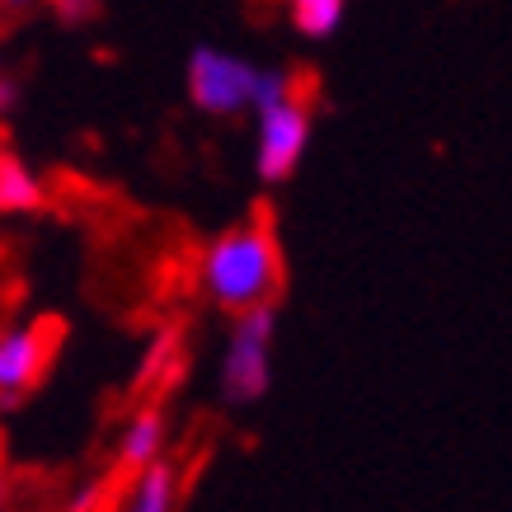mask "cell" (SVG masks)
Masks as SVG:
<instances>
[{
  "instance_id": "6da1fadb",
  "label": "cell",
  "mask_w": 512,
  "mask_h": 512,
  "mask_svg": "<svg viewBox=\"0 0 512 512\" xmlns=\"http://www.w3.org/2000/svg\"><path fill=\"white\" fill-rule=\"evenodd\" d=\"M198 287L202 296L231 315L273 306L282 287V249L278 235L264 221L231 226L221 231L198 259Z\"/></svg>"
},
{
  "instance_id": "7a4b0ae2",
  "label": "cell",
  "mask_w": 512,
  "mask_h": 512,
  "mask_svg": "<svg viewBox=\"0 0 512 512\" xmlns=\"http://www.w3.org/2000/svg\"><path fill=\"white\" fill-rule=\"evenodd\" d=\"M273 334H278V311L259 306V311L235 315V329L221 353V400L245 409L259 404L273 386Z\"/></svg>"
},
{
  "instance_id": "3957f363",
  "label": "cell",
  "mask_w": 512,
  "mask_h": 512,
  "mask_svg": "<svg viewBox=\"0 0 512 512\" xmlns=\"http://www.w3.org/2000/svg\"><path fill=\"white\" fill-rule=\"evenodd\" d=\"M254 85H259V62H249L231 47L202 43L188 52L184 90L193 109L207 118H240L254 113Z\"/></svg>"
},
{
  "instance_id": "277c9868",
  "label": "cell",
  "mask_w": 512,
  "mask_h": 512,
  "mask_svg": "<svg viewBox=\"0 0 512 512\" xmlns=\"http://www.w3.org/2000/svg\"><path fill=\"white\" fill-rule=\"evenodd\" d=\"M315 113L306 94H292L273 109L254 113V174L264 184H287L311 151Z\"/></svg>"
},
{
  "instance_id": "5b68a950",
  "label": "cell",
  "mask_w": 512,
  "mask_h": 512,
  "mask_svg": "<svg viewBox=\"0 0 512 512\" xmlns=\"http://www.w3.org/2000/svg\"><path fill=\"white\" fill-rule=\"evenodd\" d=\"M57 339H62L57 325H24L0 334V409H15L43 381L47 362L57 353Z\"/></svg>"
},
{
  "instance_id": "8992f818",
  "label": "cell",
  "mask_w": 512,
  "mask_h": 512,
  "mask_svg": "<svg viewBox=\"0 0 512 512\" xmlns=\"http://www.w3.org/2000/svg\"><path fill=\"white\" fill-rule=\"evenodd\" d=\"M165 442H170V419L165 409H137L118 433V466H127L132 475L146 466L165 461Z\"/></svg>"
},
{
  "instance_id": "52a82bcc",
  "label": "cell",
  "mask_w": 512,
  "mask_h": 512,
  "mask_svg": "<svg viewBox=\"0 0 512 512\" xmlns=\"http://www.w3.org/2000/svg\"><path fill=\"white\" fill-rule=\"evenodd\" d=\"M118 512H179V466L156 461V466L137 470Z\"/></svg>"
},
{
  "instance_id": "ba28073f",
  "label": "cell",
  "mask_w": 512,
  "mask_h": 512,
  "mask_svg": "<svg viewBox=\"0 0 512 512\" xmlns=\"http://www.w3.org/2000/svg\"><path fill=\"white\" fill-rule=\"evenodd\" d=\"M179 362H184V334L179 329H156L151 339L141 343L137 353V386H160V381H174L179 376Z\"/></svg>"
},
{
  "instance_id": "9c48e42d",
  "label": "cell",
  "mask_w": 512,
  "mask_h": 512,
  "mask_svg": "<svg viewBox=\"0 0 512 512\" xmlns=\"http://www.w3.org/2000/svg\"><path fill=\"white\" fill-rule=\"evenodd\" d=\"M287 19H292V29L301 33V38L325 43V38H334V33L343 29L348 0H287Z\"/></svg>"
},
{
  "instance_id": "30bf717a",
  "label": "cell",
  "mask_w": 512,
  "mask_h": 512,
  "mask_svg": "<svg viewBox=\"0 0 512 512\" xmlns=\"http://www.w3.org/2000/svg\"><path fill=\"white\" fill-rule=\"evenodd\" d=\"M43 207V179L15 156H0V212H33Z\"/></svg>"
},
{
  "instance_id": "8fae6325",
  "label": "cell",
  "mask_w": 512,
  "mask_h": 512,
  "mask_svg": "<svg viewBox=\"0 0 512 512\" xmlns=\"http://www.w3.org/2000/svg\"><path fill=\"white\" fill-rule=\"evenodd\" d=\"M301 94V80H296L292 66H259V85H254V113L273 109L282 99Z\"/></svg>"
},
{
  "instance_id": "7c38bea8",
  "label": "cell",
  "mask_w": 512,
  "mask_h": 512,
  "mask_svg": "<svg viewBox=\"0 0 512 512\" xmlns=\"http://www.w3.org/2000/svg\"><path fill=\"white\" fill-rule=\"evenodd\" d=\"M43 5L62 19V24H90V19H99V10H104V0H43Z\"/></svg>"
},
{
  "instance_id": "4fadbf2b",
  "label": "cell",
  "mask_w": 512,
  "mask_h": 512,
  "mask_svg": "<svg viewBox=\"0 0 512 512\" xmlns=\"http://www.w3.org/2000/svg\"><path fill=\"white\" fill-rule=\"evenodd\" d=\"M104 508V480H80L66 498V512H99Z\"/></svg>"
},
{
  "instance_id": "5bb4252c",
  "label": "cell",
  "mask_w": 512,
  "mask_h": 512,
  "mask_svg": "<svg viewBox=\"0 0 512 512\" xmlns=\"http://www.w3.org/2000/svg\"><path fill=\"white\" fill-rule=\"evenodd\" d=\"M15 109H19V85L5 76V71H0V123H5V118H10Z\"/></svg>"
},
{
  "instance_id": "9a60e30c",
  "label": "cell",
  "mask_w": 512,
  "mask_h": 512,
  "mask_svg": "<svg viewBox=\"0 0 512 512\" xmlns=\"http://www.w3.org/2000/svg\"><path fill=\"white\" fill-rule=\"evenodd\" d=\"M33 5H38V0H0L5 15H24V10H33Z\"/></svg>"
},
{
  "instance_id": "2e32d148",
  "label": "cell",
  "mask_w": 512,
  "mask_h": 512,
  "mask_svg": "<svg viewBox=\"0 0 512 512\" xmlns=\"http://www.w3.org/2000/svg\"><path fill=\"white\" fill-rule=\"evenodd\" d=\"M0 503H5V484H0Z\"/></svg>"
}]
</instances>
